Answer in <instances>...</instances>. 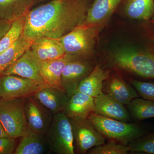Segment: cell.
<instances>
[{
	"instance_id": "1",
	"label": "cell",
	"mask_w": 154,
	"mask_h": 154,
	"mask_svg": "<svg viewBox=\"0 0 154 154\" xmlns=\"http://www.w3.org/2000/svg\"><path fill=\"white\" fill-rule=\"evenodd\" d=\"M91 0H51L26 15L22 36L34 40L45 37L59 39L82 25Z\"/></svg>"
},
{
	"instance_id": "2",
	"label": "cell",
	"mask_w": 154,
	"mask_h": 154,
	"mask_svg": "<svg viewBox=\"0 0 154 154\" xmlns=\"http://www.w3.org/2000/svg\"><path fill=\"white\" fill-rule=\"evenodd\" d=\"M110 68L145 79L154 80V48L125 46L113 50L105 59Z\"/></svg>"
},
{
	"instance_id": "3",
	"label": "cell",
	"mask_w": 154,
	"mask_h": 154,
	"mask_svg": "<svg viewBox=\"0 0 154 154\" xmlns=\"http://www.w3.org/2000/svg\"><path fill=\"white\" fill-rule=\"evenodd\" d=\"M88 119L106 140H114L124 146L129 145L133 141L154 129L149 124L119 121L94 113Z\"/></svg>"
},
{
	"instance_id": "4",
	"label": "cell",
	"mask_w": 154,
	"mask_h": 154,
	"mask_svg": "<svg viewBox=\"0 0 154 154\" xmlns=\"http://www.w3.org/2000/svg\"><path fill=\"white\" fill-rule=\"evenodd\" d=\"M97 25H81L58 39L66 54L91 61L99 33L103 28Z\"/></svg>"
},
{
	"instance_id": "5",
	"label": "cell",
	"mask_w": 154,
	"mask_h": 154,
	"mask_svg": "<svg viewBox=\"0 0 154 154\" xmlns=\"http://www.w3.org/2000/svg\"><path fill=\"white\" fill-rule=\"evenodd\" d=\"M25 98L6 99L0 98V122L9 136L17 139L26 132Z\"/></svg>"
},
{
	"instance_id": "6",
	"label": "cell",
	"mask_w": 154,
	"mask_h": 154,
	"mask_svg": "<svg viewBox=\"0 0 154 154\" xmlns=\"http://www.w3.org/2000/svg\"><path fill=\"white\" fill-rule=\"evenodd\" d=\"M45 135L50 153L75 154L70 120L63 112L53 116Z\"/></svg>"
},
{
	"instance_id": "7",
	"label": "cell",
	"mask_w": 154,
	"mask_h": 154,
	"mask_svg": "<svg viewBox=\"0 0 154 154\" xmlns=\"http://www.w3.org/2000/svg\"><path fill=\"white\" fill-rule=\"evenodd\" d=\"M75 154H85L92 148L101 145L106 142L88 119H71Z\"/></svg>"
},
{
	"instance_id": "8",
	"label": "cell",
	"mask_w": 154,
	"mask_h": 154,
	"mask_svg": "<svg viewBox=\"0 0 154 154\" xmlns=\"http://www.w3.org/2000/svg\"><path fill=\"white\" fill-rule=\"evenodd\" d=\"M47 85L16 75H0V98L6 99L26 98Z\"/></svg>"
},
{
	"instance_id": "9",
	"label": "cell",
	"mask_w": 154,
	"mask_h": 154,
	"mask_svg": "<svg viewBox=\"0 0 154 154\" xmlns=\"http://www.w3.org/2000/svg\"><path fill=\"white\" fill-rule=\"evenodd\" d=\"M95 66L90 60L72 56L64 68L61 76L63 87L69 98L75 93L81 81L89 75Z\"/></svg>"
},
{
	"instance_id": "10",
	"label": "cell",
	"mask_w": 154,
	"mask_h": 154,
	"mask_svg": "<svg viewBox=\"0 0 154 154\" xmlns=\"http://www.w3.org/2000/svg\"><path fill=\"white\" fill-rule=\"evenodd\" d=\"M102 92L123 105L140 97L137 91L117 72H110L104 82Z\"/></svg>"
},
{
	"instance_id": "11",
	"label": "cell",
	"mask_w": 154,
	"mask_h": 154,
	"mask_svg": "<svg viewBox=\"0 0 154 154\" xmlns=\"http://www.w3.org/2000/svg\"><path fill=\"white\" fill-rule=\"evenodd\" d=\"M41 66V61L29 48L0 75H16L45 84L40 74Z\"/></svg>"
},
{
	"instance_id": "12",
	"label": "cell",
	"mask_w": 154,
	"mask_h": 154,
	"mask_svg": "<svg viewBox=\"0 0 154 154\" xmlns=\"http://www.w3.org/2000/svg\"><path fill=\"white\" fill-rule=\"evenodd\" d=\"M25 110L28 127L35 132L46 134L53 116L45 110L33 96L25 98Z\"/></svg>"
},
{
	"instance_id": "13",
	"label": "cell",
	"mask_w": 154,
	"mask_h": 154,
	"mask_svg": "<svg viewBox=\"0 0 154 154\" xmlns=\"http://www.w3.org/2000/svg\"><path fill=\"white\" fill-rule=\"evenodd\" d=\"M122 0H93L82 25L102 28L109 22Z\"/></svg>"
},
{
	"instance_id": "14",
	"label": "cell",
	"mask_w": 154,
	"mask_h": 154,
	"mask_svg": "<svg viewBox=\"0 0 154 154\" xmlns=\"http://www.w3.org/2000/svg\"><path fill=\"white\" fill-rule=\"evenodd\" d=\"M94 112L102 116L119 121H131L129 111L124 105L102 92L95 98Z\"/></svg>"
},
{
	"instance_id": "15",
	"label": "cell",
	"mask_w": 154,
	"mask_h": 154,
	"mask_svg": "<svg viewBox=\"0 0 154 154\" xmlns=\"http://www.w3.org/2000/svg\"><path fill=\"white\" fill-rule=\"evenodd\" d=\"M32 96L53 116L63 112L69 99L64 91L47 85L42 87Z\"/></svg>"
},
{
	"instance_id": "16",
	"label": "cell",
	"mask_w": 154,
	"mask_h": 154,
	"mask_svg": "<svg viewBox=\"0 0 154 154\" xmlns=\"http://www.w3.org/2000/svg\"><path fill=\"white\" fill-rule=\"evenodd\" d=\"M71 55H65L55 59L41 61L40 74L45 85L64 91L62 84V74Z\"/></svg>"
},
{
	"instance_id": "17",
	"label": "cell",
	"mask_w": 154,
	"mask_h": 154,
	"mask_svg": "<svg viewBox=\"0 0 154 154\" xmlns=\"http://www.w3.org/2000/svg\"><path fill=\"white\" fill-rule=\"evenodd\" d=\"M95 98L77 92L69 98L63 111L71 119H86L94 112Z\"/></svg>"
},
{
	"instance_id": "18",
	"label": "cell",
	"mask_w": 154,
	"mask_h": 154,
	"mask_svg": "<svg viewBox=\"0 0 154 154\" xmlns=\"http://www.w3.org/2000/svg\"><path fill=\"white\" fill-rule=\"evenodd\" d=\"M14 154H45L50 152L46 135L33 131L27 126L26 132Z\"/></svg>"
},
{
	"instance_id": "19",
	"label": "cell",
	"mask_w": 154,
	"mask_h": 154,
	"mask_svg": "<svg viewBox=\"0 0 154 154\" xmlns=\"http://www.w3.org/2000/svg\"><path fill=\"white\" fill-rule=\"evenodd\" d=\"M118 9L130 19L149 22L154 16V0H122Z\"/></svg>"
},
{
	"instance_id": "20",
	"label": "cell",
	"mask_w": 154,
	"mask_h": 154,
	"mask_svg": "<svg viewBox=\"0 0 154 154\" xmlns=\"http://www.w3.org/2000/svg\"><path fill=\"white\" fill-rule=\"evenodd\" d=\"M45 0H0V19L12 23Z\"/></svg>"
},
{
	"instance_id": "21",
	"label": "cell",
	"mask_w": 154,
	"mask_h": 154,
	"mask_svg": "<svg viewBox=\"0 0 154 154\" xmlns=\"http://www.w3.org/2000/svg\"><path fill=\"white\" fill-rule=\"evenodd\" d=\"M110 72V70L96 64L89 75L81 81L76 92H81L96 98L102 92L103 83Z\"/></svg>"
},
{
	"instance_id": "22",
	"label": "cell",
	"mask_w": 154,
	"mask_h": 154,
	"mask_svg": "<svg viewBox=\"0 0 154 154\" xmlns=\"http://www.w3.org/2000/svg\"><path fill=\"white\" fill-rule=\"evenodd\" d=\"M30 48L41 61L55 59L66 54L58 39L48 37L34 39Z\"/></svg>"
},
{
	"instance_id": "23",
	"label": "cell",
	"mask_w": 154,
	"mask_h": 154,
	"mask_svg": "<svg viewBox=\"0 0 154 154\" xmlns=\"http://www.w3.org/2000/svg\"><path fill=\"white\" fill-rule=\"evenodd\" d=\"M33 41L22 35L14 44L0 54V75L30 48Z\"/></svg>"
},
{
	"instance_id": "24",
	"label": "cell",
	"mask_w": 154,
	"mask_h": 154,
	"mask_svg": "<svg viewBox=\"0 0 154 154\" xmlns=\"http://www.w3.org/2000/svg\"><path fill=\"white\" fill-rule=\"evenodd\" d=\"M131 119L135 122L154 118V102L138 97L133 99L127 105Z\"/></svg>"
},
{
	"instance_id": "25",
	"label": "cell",
	"mask_w": 154,
	"mask_h": 154,
	"mask_svg": "<svg viewBox=\"0 0 154 154\" xmlns=\"http://www.w3.org/2000/svg\"><path fill=\"white\" fill-rule=\"evenodd\" d=\"M26 15L19 17L12 22L11 28L0 39V54L14 44L22 36L25 23Z\"/></svg>"
},
{
	"instance_id": "26",
	"label": "cell",
	"mask_w": 154,
	"mask_h": 154,
	"mask_svg": "<svg viewBox=\"0 0 154 154\" xmlns=\"http://www.w3.org/2000/svg\"><path fill=\"white\" fill-rule=\"evenodd\" d=\"M130 152L154 154V131L149 132L129 144Z\"/></svg>"
},
{
	"instance_id": "27",
	"label": "cell",
	"mask_w": 154,
	"mask_h": 154,
	"mask_svg": "<svg viewBox=\"0 0 154 154\" xmlns=\"http://www.w3.org/2000/svg\"><path fill=\"white\" fill-rule=\"evenodd\" d=\"M130 152L129 146H124L112 140H107V142L101 145L90 149L88 154H127Z\"/></svg>"
},
{
	"instance_id": "28",
	"label": "cell",
	"mask_w": 154,
	"mask_h": 154,
	"mask_svg": "<svg viewBox=\"0 0 154 154\" xmlns=\"http://www.w3.org/2000/svg\"><path fill=\"white\" fill-rule=\"evenodd\" d=\"M126 80L134 87L140 97L154 102V82H147L134 78H127Z\"/></svg>"
},
{
	"instance_id": "29",
	"label": "cell",
	"mask_w": 154,
	"mask_h": 154,
	"mask_svg": "<svg viewBox=\"0 0 154 154\" xmlns=\"http://www.w3.org/2000/svg\"><path fill=\"white\" fill-rule=\"evenodd\" d=\"M16 139L9 136L0 137V154H14L17 147Z\"/></svg>"
},
{
	"instance_id": "30",
	"label": "cell",
	"mask_w": 154,
	"mask_h": 154,
	"mask_svg": "<svg viewBox=\"0 0 154 154\" xmlns=\"http://www.w3.org/2000/svg\"><path fill=\"white\" fill-rule=\"evenodd\" d=\"M142 28L143 35L154 44V25L149 22H143Z\"/></svg>"
},
{
	"instance_id": "31",
	"label": "cell",
	"mask_w": 154,
	"mask_h": 154,
	"mask_svg": "<svg viewBox=\"0 0 154 154\" xmlns=\"http://www.w3.org/2000/svg\"><path fill=\"white\" fill-rule=\"evenodd\" d=\"M12 23L6 22L0 19V39L11 28Z\"/></svg>"
},
{
	"instance_id": "32",
	"label": "cell",
	"mask_w": 154,
	"mask_h": 154,
	"mask_svg": "<svg viewBox=\"0 0 154 154\" xmlns=\"http://www.w3.org/2000/svg\"><path fill=\"white\" fill-rule=\"evenodd\" d=\"M8 134L6 133L5 129L3 128L2 125L0 122V137H4L8 136Z\"/></svg>"
},
{
	"instance_id": "33",
	"label": "cell",
	"mask_w": 154,
	"mask_h": 154,
	"mask_svg": "<svg viewBox=\"0 0 154 154\" xmlns=\"http://www.w3.org/2000/svg\"><path fill=\"white\" fill-rule=\"evenodd\" d=\"M149 22L150 23H151V24L154 25V16H153V17L151 19L150 21Z\"/></svg>"
}]
</instances>
